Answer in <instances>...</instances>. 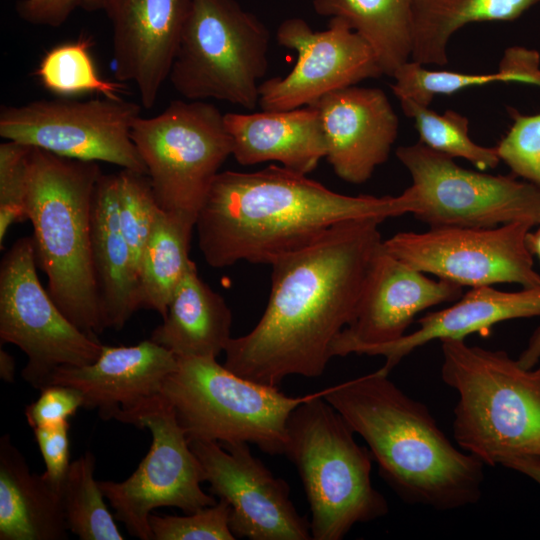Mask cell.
<instances>
[{
    "label": "cell",
    "instance_id": "cell-1",
    "mask_svg": "<svg viewBox=\"0 0 540 540\" xmlns=\"http://www.w3.org/2000/svg\"><path fill=\"white\" fill-rule=\"evenodd\" d=\"M376 219L341 222L299 250L275 259L265 311L247 334L231 338L224 366L257 383L320 377L336 337L352 321L383 240Z\"/></svg>",
    "mask_w": 540,
    "mask_h": 540
},
{
    "label": "cell",
    "instance_id": "cell-2",
    "mask_svg": "<svg viewBox=\"0 0 540 540\" xmlns=\"http://www.w3.org/2000/svg\"><path fill=\"white\" fill-rule=\"evenodd\" d=\"M415 209L416 200L407 189L399 196H349L305 174L270 165L255 172H219L195 228L201 253L211 267L240 261L271 264L312 244L341 222H383Z\"/></svg>",
    "mask_w": 540,
    "mask_h": 540
},
{
    "label": "cell",
    "instance_id": "cell-3",
    "mask_svg": "<svg viewBox=\"0 0 540 540\" xmlns=\"http://www.w3.org/2000/svg\"><path fill=\"white\" fill-rule=\"evenodd\" d=\"M377 371L332 385L324 399L367 443L379 474L406 503L449 511L482 496L484 464L454 445L428 407Z\"/></svg>",
    "mask_w": 540,
    "mask_h": 540
},
{
    "label": "cell",
    "instance_id": "cell-4",
    "mask_svg": "<svg viewBox=\"0 0 540 540\" xmlns=\"http://www.w3.org/2000/svg\"><path fill=\"white\" fill-rule=\"evenodd\" d=\"M101 174L97 162L31 149L26 214L36 262L60 310L92 336L107 329L91 250L92 204Z\"/></svg>",
    "mask_w": 540,
    "mask_h": 540
},
{
    "label": "cell",
    "instance_id": "cell-5",
    "mask_svg": "<svg viewBox=\"0 0 540 540\" xmlns=\"http://www.w3.org/2000/svg\"><path fill=\"white\" fill-rule=\"evenodd\" d=\"M441 378L458 393L453 437L484 465L540 457V363L521 366L504 350L441 340Z\"/></svg>",
    "mask_w": 540,
    "mask_h": 540
},
{
    "label": "cell",
    "instance_id": "cell-6",
    "mask_svg": "<svg viewBox=\"0 0 540 540\" xmlns=\"http://www.w3.org/2000/svg\"><path fill=\"white\" fill-rule=\"evenodd\" d=\"M327 388L298 405L287 424L286 455L296 466L311 511L314 540H341L358 523L389 512L373 486L370 450L325 399Z\"/></svg>",
    "mask_w": 540,
    "mask_h": 540
},
{
    "label": "cell",
    "instance_id": "cell-7",
    "mask_svg": "<svg viewBox=\"0 0 540 540\" xmlns=\"http://www.w3.org/2000/svg\"><path fill=\"white\" fill-rule=\"evenodd\" d=\"M314 393L288 396L204 357H177L162 385L189 441L251 443L271 455L285 453L289 417Z\"/></svg>",
    "mask_w": 540,
    "mask_h": 540
},
{
    "label": "cell",
    "instance_id": "cell-8",
    "mask_svg": "<svg viewBox=\"0 0 540 540\" xmlns=\"http://www.w3.org/2000/svg\"><path fill=\"white\" fill-rule=\"evenodd\" d=\"M269 46L268 28L235 0H193L168 79L187 100L254 109Z\"/></svg>",
    "mask_w": 540,
    "mask_h": 540
},
{
    "label": "cell",
    "instance_id": "cell-9",
    "mask_svg": "<svg viewBox=\"0 0 540 540\" xmlns=\"http://www.w3.org/2000/svg\"><path fill=\"white\" fill-rule=\"evenodd\" d=\"M131 138L159 208L195 227L232 141L224 114L201 100H174L160 114L138 117Z\"/></svg>",
    "mask_w": 540,
    "mask_h": 540
},
{
    "label": "cell",
    "instance_id": "cell-10",
    "mask_svg": "<svg viewBox=\"0 0 540 540\" xmlns=\"http://www.w3.org/2000/svg\"><path fill=\"white\" fill-rule=\"evenodd\" d=\"M396 156L412 178V214L429 228L540 224V187L533 183L463 168L420 142L398 147Z\"/></svg>",
    "mask_w": 540,
    "mask_h": 540
},
{
    "label": "cell",
    "instance_id": "cell-11",
    "mask_svg": "<svg viewBox=\"0 0 540 540\" xmlns=\"http://www.w3.org/2000/svg\"><path fill=\"white\" fill-rule=\"evenodd\" d=\"M32 236L19 238L0 264V338L27 356L22 377L34 388L49 385L62 366H84L101 354L96 336L74 325L37 275Z\"/></svg>",
    "mask_w": 540,
    "mask_h": 540
},
{
    "label": "cell",
    "instance_id": "cell-12",
    "mask_svg": "<svg viewBox=\"0 0 540 540\" xmlns=\"http://www.w3.org/2000/svg\"><path fill=\"white\" fill-rule=\"evenodd\" d=\"M140 113V105L121 98L36 100L2 106L0 136L65 158L101 161L147 174L131 138Z\"/></svg>",
    "mask_w": 540,
    "mask_h": 540
},
{
    "label": "cell",
    "instance_id": "cell-13",
    "mask_svg": "<svg viewBox=\"0 0 540 540\" xmlns=\"http://www.w3.org/2000/svg\"><path fill=\"white\" fill-rule=\"evenodd\" d=\"M536 226L515 221L496 227H437L424 232H400L383 240L400 261L462 287L519 284L540 286V273L526 244Z\"/></svg>",
    "mask_w": 540,
    "mask_h": 540
},
{
    "label": "cell",
    "instance_id": "cell-14",
    "mask_svg": "<svg viewBox=\"0 0 540 540\" xmlns=\"http://www.w3.org/2000/svg\"><path fill=\"white\" fill-rule=\"evenodd\" d=\"M134 426L150 430L148 453L124 481L98 482L128 533L153 540L149 516L154 509L176 507L188 514L216 504L217 499L202 490V466L163 396L138 416Z\"/></svg>",
    "mask_w": 540,
    "mask_h": 540
},
{
    "label": "cell",
    "instance_id": "cell-15",
    "mask_svg": "<svg viewBox=\"0 0 540 540\" xmlns=\"http://www.w3.org/2000/svg\"><path fill=\"white\" fill-rule=\"evenodd\" d=\"M282 47L296 51L293 69L259 87L258 105L266 111L314 105L324 95L383 74L370 44L347 21L330 18L323 31H313L302 18L285 19L276 32Z\"/></svg>",
    "mask_w": 540,
    "mask_h": 540
},
{
    "label": "cell",
    "instance_id": "cell-16",
    "mask_svg": "<svg viewBox=\"0 0 540 540\" xmlns=\"http://www.w3.org/2000/svg\"><path fill=\"white\" fill-rule=\"evenodd\" d=\"M209 491L230 506V529L250 540H310V522L290 500V487L252 455L248 443L189 441Z\"/></svg>",
    "mask_w": 540,
    "mask_h": 540
},
{
    "label": "cell",
    "instance_id": "cell-17",
    "mask_svg": "<svg viewBox=\"0 0 540 540\" xmlns=\"http://www.w3.org/2000/svg\"><path fill=\"white\" fill-rule=\"evenodd\" d=\"M462 296V286L431 279L390 254L383 242L372 260L350 324L332 344L331 354H358L366 347L394 342L425 309Z\"/></svg>",
    "mask_w": 540,
    "mask_h": 540
},
{
    "label": "cell",
    "instance_id": "cell-18",
    "mask_svg": "<svg viewBox=\"0 0 540 540\" xmlns=\"http://www.w3.org/2000/svg\"><path fill=\"white\" fill-rule=\"evenodd\" d=\"M177 357L151 339L132 346L103 345L100 356L84 366H62L49 385L77 389L83 408L101 418L135 425L140 414L162 396L166 377L175 370Z\"/></svg>",
    "mask_w": 540,
    "mask_h": 540
},
{
    "label": "cell",
    "instance_id": "cell-19",
    "mask_svg": "<svg viewBox=\"0 0 540 540\" xmlns=\"http://www.w3.org/2000/svg\"><path fill=\"white\" fill-rule=\"evenodd\" d=\"M193 0H104L112 24L113 70L151 109L168 79Z\"/></svg>",
    "mask_w": 540,
    "mask_h": 540
},
{
    "label": "cell",
    "instance_id": "cell-20",
    "mask_svg": "<svg viewBox=\"0 0 540 540\" xmlns=\"http://www.w3.org/2000/svg\"><path fill=\"white\" fill-rule=\"evenodd\" d=\"M314 106L335 174L351 184L368 181L387 161L398 135L399 119L385 92L353 85L324 95Z\"/></svg>",
    "mask_w": 540,
    "mask_h": 540
},
{
    "label": "cell",
    "instance_id": "cell-21",
    "mask_svg": "<svg viewBox=\"0 0 540 540\" xmlns=\"http://www.w3.org/2000/svg\"><path fill=\"white\" fill-rule=\"evenodd\" d=\"M534 316H540V286L514 292L474 287L451 306L421 317L413 332L391 343L363 348L358 354L383 356L381 369L389 374L405 356L433 340H464L497 323Z\"/></svg>",
    "mask_w": 540,
    "mask_h": 540
},
{
    "label": "cell",
    "instance_id": "cell-22",
    "mask_svg": "<svg viewBox=\"0 0 540 540\" xmlns=\"http://www.w3.org/2000/svg\"><path fill=\"white\" fill-rule=\"evenodd\" d=\"M224 122L232 141V155L241 165L277 161L306 175L325 158L324 137L314 105L251 114L230 112L224 114Z\"/></svg>",
    "mask_w": 540,
    "mask_h": 540
},
{
    "label": "cell",
    "instance_id": "cell-23",
    "mask_svg": "<svg viewBox=\"0 0 540 540\" xmlns=\"http://www.w3.org/2000/svg\"><path fill=\"white\" fill-rule=\"evenodd\" d=\"M91 250L106 328L120 330L140 309L138 277L122 234L116 174H101L91 214Z\"/></svg>",
    "mask_w": 540,
    "mask_h": 540
},
{
    "label": "cell",
    "instance_id": "cell-24",
    "mask_svg": "<svg viewBox=\"0 0 540 540\" xmlns=\"http://www.w3.org/2000/svg\"><path fill=\"white\" fill-rule=\"evenodd\" d=\"M61 493L32 473L6 434L0 439V540L67 539Z\"/></svg>",
    "mask_w": 540,
    "mask_h": 540
},
{
    "label": "cell",
    "instance_id": "cell-25",
    "mask_svg": "<svg viewBox=\"0 0 540 540\" xmlns=\"http://www.w3.org/2000/svg\"><path fill=\"white\" fill-rule=\"evenodd\" d=\"M231 324L224 298L199 277L192 262L150 339L176 357L216 358L232 338Z\"/></svg>",
    "mask_w": 540,
    "mask_h": 540
},
{
    "label": "cell",
    "instance_id": "cell-26",
    "mask_svg": "<svg viewBox=\"0 0 540 540\" xmlns=\"http://www.w3.org/2000/svg\"><path fill=\"white\" fill-rule=\"evenodd\" d=\"M540 0H412L411 60L444 66L452 35L473 22L512 21Z\"/></svg>",
    "mask_w": 540,
    "mask_h": 540
},
{
    "label": "cell",
    "instance_id": "cell-27",
    "mask_svg": "<svg viewBox=\"0 0 540 540\" xmlns=\"http://www.w3.org/2000/svg\"><path fill=\"white\" fill-rule=\"evenodd\" d=\"M321 16L339 17L349 23L373 48L383 74L411 60L412 0H313Z\"/></svg>",
    "mask_w": 540,
    "mask_h": 540
},
{
    "label": "cell",
    "instance_id": "cell-28",
    "mask_svg": "<svg viewBox=\"0 0 540 540\" xmlns=\"http://www.w3.org/2000/svg\"><path fill=\"white\" fill-rule=\"evenodd\" d=\"M390 86L399 98H409L429 106L436 95H450L469 87L491 82H522L540 86V56L535 50L513 46L504 51L498 70L486 74H466L429 70L409 60L394 73Z\"/></svg>",
    "mask_w": 540,
    "mask_h": 540
},
{
    "label": "cell",
    "instance_id": "cell-29",
    "mask_svg": "<svg viewBox=\"0 0 540 540\" xmlns=\"http://www.w3.org/2000/svg\"><path fill=\"white\" fill-rule=\"evenodd\" d=\"M195 227L160 211L144 249L138 276L140 308L167 313L171 297L189 265Z\"/></svg>",
    "mask_w": 540,
    "mask_h": 540
},
{
    "label": "cell",
    "instance_id": "cell-30",
    "mask_svg": "<svg viewBox=\"0 0 540 540\" xmlns=\"http://www.w3.org/2000/svg\"><path fill=\"white\" fill-rule=\"evenodd\" d=\"M95 456L85 452L71 462L61 488L67 529L81 540H123L94 478Z\"/></svg>",
    "mask_w": 540,
    "mask_h": 540
},
{
    "label": "cell",
    "instance_id": "cell-31",
    "mask_svg": "<svg viewBox=\"0 0 540 540\" xmlns=\"http://www.w3.org/2000/svg\"><path fill=\"white\" fill-rule=\"evenodd\" d=\"M403 113L412 118L419 142L451 158H463L479 170L494 169L500 158L495 147H485L469 137L466 116L448 109L443 114L409 98H399Z\"/></svg>",
    "mask_w": 540,
    "mask_h": 540
},
{
    "label": "cell",
    "instance_id": "cell-32",
    "mask_svg": "<svg viewBox=\"0 0 540 540\" xmlns=\"http://www.w3.org/2000/svg\"><path fill=\"white\" fill-rule=\"evenodd\" d=\"M90 44V39L82 37L48 51L36 71L44 87L62 96L96 92L111 99L121 98L124 85L98 75L89 53Z\"/></svg>",
    "mask_w": 540,
    "mask_h": 540
},
{
    "label": "cell",
    "instance_id": "cell-33",
    "mask_svg": "<svg viewBox=\"0 0 540 540\" xmlns=\"http://www.w3.org/2000/svg\"><path fill=\"white\" fill-rule=\"evenodd\" d=\"M119 222L139 276L140 263L161 211L147 174L123 169L116 174Z\"/></svg>",
    "mask_w": 540,
    "mask_h": 540
},
{
    "label": "cell",
    "instance_id": "cell-34",
    "mask_svg": "<svg viewBox=\"0 0 540 540\" xmlns=\"http://www.w3.org/2000/svg\"><path fill=\"white\" fill-rule=\"evenodd\" d=\"M31 146L6 140L0 145V247L9 227L27 220L26 195Z\"/></svg>",
    "mask_w": 540,
    "mask_h": 540
},
{
    "label": "cell",
    "instance_id": "cell-35",
    "mask_svg": "<svg viewBox=\"0 0 540 540\" xmlns=\"http://www.w3.org/2000/svg\"><path fill=\"white\" fill-rule=\"evenodd\" d=\"M230 506L222 499L185 516L151 513L153 540H234L230 529Z\"/></svg>",
    "mask_w": 540,
    "mask_h": 540
},
{
    "label": "cell",
    "instance_id": "cell-36",
    "mask_svg": "<svg viewBox=\"0 0 540 540\" xmlns=\"http://www.w3.org/2000/svg\"><path fill=\"white\" fill-rule=\"evenodd\" d=\"M507 110L513 124L495 147L497 154L513 175L540 187V114Z\"/></svg>",
    "mask_w": 540,
    "mask_h": 540
},
{
    "label": "cell",
    "instance_id": "cell-37",
    "mask_svg": "<svg viewBox=\"0 0 540 540\" xmlns=\"http://www.w3.org/2000/svg\"><path fill=\"white\" fill-rule=\"evenodd\" d=\"M80 407L83 399L77 389L51 384L42 388L39 397L26 407L25 416L32 428L51 426L68 421Z\"/></svg>",
    "mask_w": 540,
    "mask_h": 540
},
{
    "label": "cell",
    "instance_id": "cell-38",
    "mask_svg": "<svg viewBox=\"0 0 540 540\" xmlns=\"http://www.w3.org/2000/svg\"><path fill=\"white\" fill-rule=\"evenodd\" d=\"M35 441L45 463L42 474L49 484L61 493L70 466L69 421L33 428Z\"/></svg>",
    "mask_w": 540,
    "mask_h": 540
},
{
    "label": "cell",
    "instance_id": "cell-39",
    "mask_svg": "<svg viewBox=\"0 0 540 540\" xmlns=\"http://www.w3.org/2000/svg\"><path fill=\"white\" fill-rule=\"evenodd\" d=\"M104 0H20L16 11L21 19L34 25L59 27L76 9L94 12L103 9Z\"/></svg>",
    "mask_w": 540,
    "mask_h": 540
},
{
    "label": "cell",
    "instance_id": "cell-40",
    "mask_svg": "<svg viewBox=\"0 0 540 540\" xmlns=\"http://www.w3.org/2000/svg\"><path fill=\"white\" fill-rule=\"evenodd\" d=\"M500 465L524 474L540 485V457L513 456L503 460Z\"/></svg>",
    "mask_w": 540,
    "mask_h": 540
},
{
    "label": "cell",
    "instance_id": "cell-41",
    "mask_svg": "<svg viewBox=\"0 0 540 540\" xmlns=\"http://www.w3.org/2000/svg\"><path fill=\"white\" fill-rule=\"evenodd\" d=\"M517 361L525 368H533L540 363V325L531 335L527 347L522 351Z\"/></svg>",
    "mask_w": 540,
    "mask_h": 540
},
{
    "label": "cell",
    "instance_id": "cell-42",
    "mask_svg": "<svg viewBox=\"0 0 540 540\" xmlns=\"http://www.w3.org/2000/svg\"><path fill=\"white\" fill-rule=\"evenodd\" d=\"M0 378L7 383L15 381V360L3 349H0Z\"/></svg>",
    "mask_w": 540,
    "mask_h": 540
},
{
    "label": "cell",
    "instance_id": "cell-43",
    "mask_svg": "<svg viewBox=\"0 0 540 540\" xmlns=\"http://www.w3.org/2000/svg\"><path fill=\"white\" fill-rule=\"evenodd\" d=\"M526 244L532 255H535L540 263V228L529 231L526 236Z\"/></svg>",
    "mask_w": 540,
    "mask_h": 540
}]
</instances>
